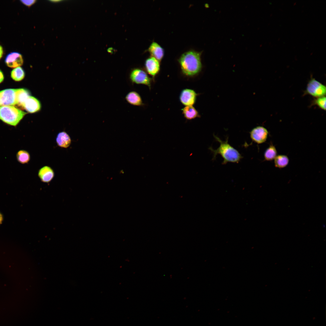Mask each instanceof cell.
Returning a JSON list of instances; mask_svg holds the SVG:
<instances>
[{
	"label": "cell",
	"instance_id": "cell-4",
	"mask_svg": "<svg viewBox=\"0 0 326 326\" xmlns=\"http://www.w3.org/2000/svg\"><path fill=\"white\" fill-rule=\"evenodd\" d=\"M27 113L13 106L0 107V120L10 126H16Z\"/></svg>",
	"mask_w": 326,
	"mask_h": 326
},
{
	"label": "cell",
	"instance_id": "cell-18",
	"mask_svg": "<svg viewBox=\"0 0 326 326\" xmlns=\"http://www.w3.org/2000/svg\"><path fill=\"white\" fill-rule=\"evenodd\" d=\"M25 75L24 71L20 66L14 68L11 73V78L16 82H19L22 80L24 78Z\"/></svg>",
	"mask_w": 326,
	"mask_h": 326
},
{
	"label": "cell",
	"instance_id": "cell-13",
	"mask_svg": "<svg viewBox=\"0 0 326 326\" xmlns=\"http://www.w3.org/2000/svg\"><path fill=\"white\" fill-rule=\"evenodd\" d=\"M148 51L152 57L159 61L163 59L164 55V49L157 43L153 42L150 45Z\"/></svg>",
	"mask_w": 326,
	"mask_h": 326
},
{
	"label": "cell",
	"instance_id": "cell-16",
	"mask_svg": "<svg viewBox=\"0 0 326 326\" xmlns=\"http://www.w3.org/2000/svg\"><path fill=\"white\" fill-rule=\"evenodd\" d=\"M181 110L184 117L187 120H191L200 117L198 111L193 106H185Z\"/></svg>",
	"mask_w": 326,
	"mask_h": 326
},
{
	"label": "cell",
	"instance_id": "cell-25",
	"mask_svg": "<svg viewBox=\"0 0 326 326\" xmlns=\"http://www.w3.org/2000/svg\"><path fill=\"white\" fill-rule=\"evenodd\" d=\"M3 220V216L2 213L0 212V225L2 224Z\"/></svg>",
	"mask_w": 326,
	"mask_h": 326
},
{
	"label": "cell",
	"instance_id": "cell-8",
	"mask_svg": "<svg viewBox=\"0 0 326 326\" xmlns=\"http://www.w3.org/2000/svg\"><path fill=\"white\" fill-rule=\"evenodd\" d=\"M197 95L193 90L185 89L182 90L180 94V101L185 106H193L196 101Z\"/></svg>",
	"mask_w": 326,
	"mask_h": 326
},
{
	"label": "cell",
	"instance_id": "cell-11",
	"mask_svg": "<svg viewBox=\"0 0 326 326\" xmlns=\"http://www.w3.org/2000/svg\"><path fill=\"white\" fill-rule=\"evenodd\" d=\"M40 103L35 97L29 96L24 102L22 109L27 112L33 113L39 111L41 108Z\"/></svg>",
	"mask_w": 326,
	"mask_h": 326
},
{
	"label": "cell",
	"instance_id": "cell-1",
	"mask_svg": "<svg viewBox=\"0 0 326 326\" xmlns=\"http://www.w3.org/2000/svg\"><path fill=\"white\" fill-rule=\"evenodd\" d=\"M200 52L190 50L183 53L178 59L182 72L187 76H193L201 71L202 65Z\"/></svg>",
	"mask_w": 326,
	"mask_h": 326
},
{
	"label": "cell",
	"instance_id": "cell-7",
	"mask_svg": "<svg viewBox=\"0 0 326 326\" xmlns=\"http://www.w3.org/2000/svg\"><path fill=\"white\" fill-rule=\"evenodd\" d=\"M268 133L267 129L261 126H257L253 128L249 132L251 140L257 144L265 142L268 138Z\"/></svg>",
	"mask_w": 326,
	"mask_h": 326
},
{
	"label": "cell",
	"instance_id": "cell-22",
	"mask_svg": "<svg viewBox=\"0 0 326 326\" xmlns=\"http://www.w3.org/2000/svg\"><path fill=\"white\" fill-rule=\"evenodd\" d=\"M21 2L24 5L30 7L34 4L36 2V0H21Z\"/></svg>",
	"mask_w": 326,
	"mask_h": 326
},
{
	"label": "cell",
	"instance_id": "cell-6",
	"mask_svg": "<svg viewBox=\"0 0 326 326\" xmlns=\"http://www.w3.org/2000/svg\"><path fill=\"white\" fill-rule=\"evenodd\" d=\"M129 78L133 83L145 85L151 88L152 79L142 69L138 68L133 69L129 75Z\"/></svg>",
	"mask_w": 326,
	"mask_h": 326
},
{
	"label": "cell",
	"instance_id": "cell-21",
	"mask_svg": "<svg viewBox=\"0 0 326 326\" xmlns=\"http://www.w3.org/2000/svg\"><path fill=\"white\" fill-rule=\"evenodd\" d=\"M326 100L325 96L315 98L312 101L310 106L316 105L321 109L325 111Z\"/></svg>",
	"mask_w": 326,
	"mask_h": 326
},
{
	"label": "cell",
	"instance_id": "cell-23",
	"mask_svg": "<svg viewBox=\"0 0 326 326\" xmlns=\"http://www.w3.org/2000/svg\"><path fill=\"white\" fill-rule=\"evenodd\" d=\"M4 75L2 71L0 69V83L2 82L4 79Z\"/></svg>",
	"mask_w": 326,
	"mask_h": 326
},
{
	"label": "cell",
	"instance_id": "cell-2",
	"mask_svg": "<svg viewBox=\"0 0 326 326\" xmlns=\"http://www.w3.org/2000/svg\"><path fill=\"white\" fill-rule=\"evenodd\" d=\"M213 136L220 145L216 149L211 147L209 148L213 154V160L215 159L217 155H220L223 159L222 164L225 165L228 162L238 163L243 158V157L238 151L229 143L228 137L225 141H223L214 134Z\"/></svg>",
	"mask_w": 326,
	"mask_h": 326
},
{
	"label": "cell",
	"instance_id": "cell-14",
	"mask_svg": "<svg viewBox=\"0 0 326 326\" xmlns=\"http://www.w3.org/2000/svg\"><path fill=\"white\" fill-rule=\"evenodd\" d=\"M56 142L60 147L66 148L69 146L71 143V139L69 135L66 132L59 133L56 138Z\"/></svg>",
	"mask_w": 326,
	"mask_h": 326
},
{
	"label": "cell",
	"instance_id": "cell-19",
	"mask_svg": "<svg viewBox=\"0 0 326 326\" xmlns=\"http://www.w3.org/2000/svg\"><path fill=\"white\" fill-rule=\"evenodd\" d=\"M277 155V151L275 147L273 145H270L265 150L264 154V160L271 161L274 160Z\"/></svg>",
	"mask_w": 326,
	"mask_h": 326
},
{
	"label": "cell",
	"instance_id": "cell-24",
	"mask_svg": "<svg viewBox=\"0 0 326 326\" xmlns=\"http://www.w3.org/2000/svg\"><path fill=\"white\" fill-rule=\"evenodd\" d=\"M3 54V49L2 46L0 45V59L2 58Z\"/></svg>",
	"mask_w": 326,
	"mask_h": 326
},
{
	"label": "cell",
	"instance_id": "cell-5",
	"mask_svg": "<svg viewBox=\"0 0 326 326\" xmlns=\"http://www.w3.org/2000/svg\"><path fill=\"white\" fill-rule=\"evenodd\" d=\"M325 85L313 78H311L308 83L304 95H309L315 98L325 96Z\"/></svg>",
	"mask_w": 326,
	"mask_h": 326
},
{
	"label": "cell",
	"instance_id": "cell-17",
	"mask_svg": "<svg viewBox=\"0 0 326 326\" xmlns=\"http://www.w3.org/2000/svg\"><path fill=\"white\" fill-rule=\"evenodd\" d=\"M289 159L287 156L284 155L276 156L274 159V164L276 167L282 168L286 167L289 164Z\"/></svg>",
	"mask_w": 326,
	"mask_h": 326
},
{
	"label": "cell",
	"instance_id": "cell-20",
	"mask_svg": "<svg viewBox=\"0 0 326 326\" xmlns=\"http://www.w3.org/2000/svg\"><path fill=\"white\" fill-rule=\"evenodd\" d=\"M17 161L20 163L24 164L27 163L30 158V154L27 151L24 150H19L17 153Z\"/></svg>",
	"mask_w": 326,
	"mask_h": 326
},
{
	"label": "cell",
	"instance_id": "cell-9",
	"mask_svg": "<svg viewBox=\"0 0 326 326\" xmlns=\"http://www.w3.org/2000/svg\"><path fill=\"white\" fill-rule=\"evenodd\" d=\"M5 62L6 65L8 67L15 68L22 66L24 62L22 55L18 52H14L8 54L6 56Z\"/></svg>",
	"mask_w": 326,
	"mask_h": 326
},
{
	"label": "cell",
	"instance_id": "cell-10",
	"mask_svg": "<svg viewBox=\"0 0 326 326\" xmlns=\"http://www.w3.org/2000/svg\"><path fill=\"white\" fill-rule=\"evenodd\" d=\"M145 67L147 73L154 80L155 76L159 73L160 70L159 61L151 56L145 60Z\"/></svg>",
	"mask_w": 326,
	"mask_h": 326
},
{
	"label": "cell",
	"instance_id": "cell-3",
	"mask_svg": "<svg viewBox=\"0 0 326 326\" xmlns=\"http://www.w3.org/2000/svg\"><path fill=\"white\" fill-rule=\"evenodd\" d=\"M30 96L29 91L24 88L2 90L0 91V107L16 105L22 108L24 102Z\"/></svg>",
	"mask_w": 326,
	"mask_h": 326
},
{
	"label": "cell",
	"instance_id": "cell-12",
	"mask_svg": "<svg viewBox=\"0 0 326 326\" xmlns=\"http://www.w3.org/2000/svg\"><path fill=\"white\" fill-rule=\"evenodd\" d=\"M38 175L41 181L48 183L54 178L55 173L51 167L46 165L42 167L39 170Z\"/></svg>",
	"mask_w": 326,
	"mask_h": 326
},
{
	"label": "cell",
	"instance_id": "cell-15",
	"mask_svg": "<svg viewBox=\"0 0 326 326\" xmlns=\"http://www.w3.org/2000/svg\"><path fill=\"white\" fill-rule=\"evenodd\" d=\"M125 99L129 103L133 105L142 106L144 104L141 96L136 91L129 92L126 95Z\"/></svg>",
	"mask_w": 326,
	"mask_h": 326
}]
</instances>
